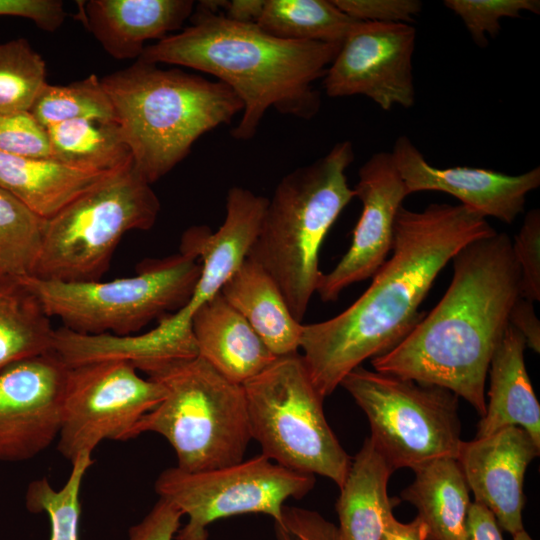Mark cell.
I'll list each match as a JSON object with an SVG mask.
<instances>
[{
    "label": "cell",
    "mask_w": 540,
    "mask_h": 540,
    "mask_svg": "<svg viewBox=\"0 0 540 540\" xmlns=\"http://www.w3.org/2000/svg\"><path fill=\"white\" fill-rule=\"evenodd\" d=\"M470 208L432 203L399 209L391 256L370 286L340 314L303 324L302 358L320 395H331L361 364L399 344L421 321L420 306L438 274L466 244L496 233Z\"/></svg>",
    "instance_id": "cell-1"
},
{
    "label": "cell",
    "mask_w": 540,
    "mask_h": 540,
    "mask_svg": "<svg viewBox=\"0 0 540 540\" xmlns=\"http://www.w3.org/2000/svg\"><path fill=\"white\" fill-rule=\"evenodd\" d=\"M438 304L394 348L371 359L375 371L435 385L483 417L492 356L520 294V269L505 232L476 239L452 258Z\"/></svg>",
    "instance_id": "cell-2"
},
{
    "label": "cell",
    "mask_w": 540,
    "mask_h": 540,
    "mask_svg": "<svg viewBox=\"0 0 540 540\" xmlns=\"http://www.w3.org/2000/svg\"><path fill=\"white\" fill-rule=\"evenodd\" d=\"M191 24L147 45L138 59L188 67L215 76L243 104L231 132L250 140L269 108L302 119L314 117L323 78L341 45L274 37L255 23L237 22L200 1Z\"/></svg>",
    "instance_id": "cell-3"
},
{
    "label": "cell",
    "mask_w": 540,
    "mask_h": 540,
    "mask_svg": "<svg viewBox=\"0 0 540 540\" xmlns=\"http://www.w3.org/2000/svg\"><path fill=\"white\" fill-rule=\"evenodd\" d=\"M101 82L133 166L150 184L181 162L203 134L243 110L225 83L141 59Z\"/></svg>",
    "instance_id": "cell-4"
},
{
    "label": "cell",
    "mask_w": 540,
    "mask_h": 540,
    "mask_svg": "<svg viewBox=\"0 0 540 540\" xmlns=\"http://www.w3.org/2000/svg\"><path fill=\"white\" fill-rule=\"evenodd\" d=\"M354 158L352 142L344 140L286 174L268 199L247 256L273 278L301 323L323 273L319 269L323 240L356 195L346 176Z\"/></svg>",
    "instance_id": "cell-5"
},
{
    "label": "cell",
    "mask_w": 540,
    "mask_h": 540,
    "mask_svg": "<svg viewBox=\"0 0 540 540\" xmlns=\"http://www.w3.org/2000/svg\"><path fill=\"white\" fill-rule=\"evenodd\" d=\"M162 384L165 395L129 434L164 437L188 472L238 463L252 440L245 393L199 356L176 361L148 375Z\"/></svg>",
    "instance_id": "cell-6"
},
{
    "label": "cell",
    "mask_w": 540,
    "mask_h": 540,
    "mask_svg": "<svg viewBox=\"0 0 540 540\" xmlns=\"http://www.w3.org/2000/svg\"><path fill=\"white\" fill-rule=\"evenodd\" d=\"M160 201L133 164L115 171L46 220L34 274L43 280L98 281L123 236L151 229Z\"/></svg>",
    "instance_id": "cell-7"
},
{
    "label": "cell",
    "mask_w": 540,
    "mask_h": 540,
    "mask_svg": "<svg viewBox=\"0 0 540 540\" xmlns=\"http://www.w3.org/2000/svg\"><path fill=\"white\" fill-rule=\"evenodd\" d=\"M201 264L179 252L140 264L137 274L110 281L64 282L20 278L45 313L84 334H136L155 318L174 313L189 301Z\"/></svg>",
    "instance_id": "cell-8"
},
{
    "label": "cell",
    "mask_w": 540,
    "mask_h": 540,
    "mask_svg": "<svg viewBox=\"0 0 540 540\" xmlns=\"http://www.w3.org/2000/svg\"><path fill=\"white\" fill-rule=\"evenodd\" d=\"M242 386L251 437L261 453L290 470L330 479L340 488L352 458L328 424L324 398L302 355L277 357Z\"/></svg>",
    "instance_id": "cell-9"
},
{
    "label": "cell",
    "mask_w": 540,
    "mask_h": 540,
    "mask_svg": "<svg viewBox=\"0 0 540 540\" xmlns=\"http://www.w3.org/2000/svg\"><path fill=\"white\" fill-rule=\"evenodd\" d=\"M340 386L365 413L370 440L394 470L457 458L463 440L453 392L362 366Z\"/></svg>",
    "instance_id": "cell-10"
},
{
    "label": "cell",
    "mask_w": 540,
    "mask_h": 540,
    "mask_svg": "<svg viewBox=\"0 0 540 540\" xmlns=\"http://www.w3.org/2000/svg\"><path fill=\"white\" fill-rule=\"evenodd\" d=\"M314 484V475L285 468L261 453L206 471L170 467L158 475L154 488L188 517L175 540H207L211 523L233 515L260 513L281 524L286 500L304 497Z\"/></svg>",
    "instance_id": "cell-11"
},
{
    "label": "cell",
    "mask_w": 540,
    "mask_h": 540,
    "mask_svg": "<svg viewBox=\"0 0 540 540\" xmlns=\"http://www.w3.org/2000/svg\"><path fill=\"white\" fill-rule=\"evenodd\" d=\"M68 367L57 450L70 462L104 440H129L132 428L165 395L161 383L142 378L128 361Z\"/></svg>",
    "instance_id": "cell-12"
},
{
    "label": "cell",
    "mask_w": 540,
    "mask_h": 540,
    "mask_svg": "<svg viewBox=\"0 0 540 540\" xmlns=\"http://www.w3.org/2000/svg\"><path fill=\"white\" fill-rule=\"evenodd\" d=\"M416 34L410 24L357 21L323 77L326 94L364 95L386 111L412 107Z\"/></svg>",
    "instance_id": "cell-13"
},
{
    "label": "cell",
    "mask_w": 540,
    "mask_h": 540,
    "mask_svg": "<svg viewBox=\"0 0 540 540\" xmlns=\"http://www.w3.org/2000/svg\"><path fill=\"white\" fill-rule=\"evenodd\" d=\"M68 368L51 351L0 372V461L29 460L58 437Z\"/></svg>",
    "instance_id": "cell-14"
},
{
    "label": "cell",
    "mask_w": 540,
    "mask_h": 540,
    "mask_svg": "<svg viewBox=\"0 0 540 540\" xmlns=\"http://www.w3.org/2000/svg\"><path fill=\"white\" fill-rule=\"evenodd\" d=\"M353 189L362 212L348 251L320 276L316 293L323 302L337 301L345 288L372 278L387 260L397 213L410 195L390 152H377L364 162Z\"/></svg>",
    "instance_id": "cell-15"
},
{
    "label": "cell",
    "mask_w": 540,
    "mask_h": 540,
    "mask_svg": "<svg viewBox=\"0 0 540 540\" xmlns=\"http://www.w3.org/2000/svg\"><path fill=\"white\" fill-rule=\"evenodd\" d=\"M268 198L235 186L228 190L226 216L217 231L207 226L188 228L181 238L180 252L201 264L194 291L187 304L163 317L165 327L178 335H191L194 313L221 291L240 267L258 235Z\"/></svg>",
    "instance_id": "cell-16"
},
{
    "label": "cell",
    "mask_w": 540,
    "mask_h": 540,
    "mask_svg": "<svg viewBox=\"0 0 540 540\" xmlns=\"http://www.w3.org/2000/svg\"><path fill=\"white\" fill-rule=\"evenodd\" d=\"M390 154L409 194L444 192L482 217L506 224L524 211L527 195L540 186L539 166L519 175L466 166L434 167L407 136L396 139Z\"/></svg>",
    "instance_id": "cell-17"
},
{
    "label": "cell",
    "mask_w": 540,
    "mask_h": 540,
    "mask_svg": "<svg viewBox=\"0 0 540 540\" xmlns=\"http://www.w3.org/2000/svg\"><path fill=\"white\" fill-rule=\"evenodd\" d=\"M540 447L518 426L462 441L458 461L474 502L485 506L500 529L511 535L524 529L523 483L527 467Z\"/></svg>",
    "instance_id": "cell-18"
},
{
    "label": "cell",
    "mask_w": 540,
    "mask_h": 540,
    "mask_svg": "<svg viewBox=\"0 0 540 540\" xmlns=\"http://www.w3.org/2000/svg\"><path fill=\"white\" fill-rule=\"evenodd\" d=\"M82 3L86 27L117 60H137L147 41H159L180 29L195 6L191 0H89Z\"/></svg>",
    "instance_id": "cell-19"
},
{
    "label": "cell",
    "mask_w": 540,
    "mask_h": 540,
    "mask_svg": "<svg viewBox=\"0 0 540 540\" xmlns=\"http://www.w3.org/2000/svg\"><path fill=\"white\" fill-rule=\"evenodd\" d=\"M198 356L229 381L243 385L277 357L219 292L192 316Z\"/></svg>",
    "instance_id": "cell-20"
},
{
    "label": "cell",
    "mask_w": 540,
    "mask_h": 540,
    "mask_svg": "<svg viewBox=\"0 0 540 540\" xmlns=\"http://www.w3.org/2000/svg\"><path fill=\"white\" fill-rule=\"evenodd\" d=\"M526 348L524 337L508 324L490 362L486 412L476 438L518 426L540 447V405L525 366Z\"/></svg>",
    "instance_id": "cell-21"
},
{
    "label": "cell",
    "mask_w": 540,
    "mask_h": 540,
    "mask_svg": "<svg viewBox=\"0 0 540 540\" xmlns=\"http://www.w3.org/2000/svg\"><path fill=\"white\" fill-rule=\"evenodd\" d=\"M220 293L276 357L298 352L303 324L293 317L276 282L257 262L247 257Z\"/></svg>",
    "instance_id": "cell-22"
},
{
    "label": "cell",
    "mask_w": 540,
    "mask_h": 540,
    "mask_svg": "<svg viewBox=\"0 0 540 540\" xmlns=\"http://www.w3.org/2000/svg\"><path fill=\"white\" fill-rule=\"evenodd\" d=\"M111 173L69 166L51 157L0 153V187L45 220Z\"/></svg>",
    "instance_id": "cell-23"
},
{
    "label": "cell",
    "mask_w": 540,
    "mask_h": 540,
    "mask_svg": "<svg viewBox=\"0 0 540 540\" xmlns=\"http://www.w3.org/2000/svg\"><path fill=\"white\" fill-rule=\"evenodd\" d=\"M395 470L366 438L350 467L336 502L342 540H381L393 512L388 481Z\"/></svg>",
    "instance_id": "cell-24"
},
{
    "label": "cell",
    "mask_w": 540,
    "mask_h": 540,
    "mask_svg": "<svg viewBox=\"0 0 540 540\" xmlns=\"http://www.w3.org/2000/svg\"><path fill=\"white\" fill-rule=\"evenodd\" d=\"M401 497L428 528L427 540H463L471 506L470 490L455 458L432 461L416 470Z\"/></svg>",
    "instance_id": "cell-25"
},
{
    "label": "cell",
    "mask_w": 540,
    "mask_h": 540,
    "mask_svg": "<svg viewBox=\"0 0 540 540\" xmlns=\"http://www.w3.org/2000/svg\"><path fill=\"white\" fill-rule=\"evenodd\" d=\"M50 319L20 278L0 274V372L53 351Z\"/></svg>",
    "instance_id": "cell-26"
},
{
    "label": "cell",
    "mask_w": 540,
    "mask_h": 540,
    "mask_svg": "<svg viewBox=\"0 0 540 540\" xmlns=\"http://www.w3.org/2000/svg\"><path fill=\"white\" fill-rule=\"evenodd\" d=\"M47 129L51 158L69 166L115 172L133 164L116 121L75 119Z\"/></svg>",
    "instance_id": "cell-27"
},
{
    "label": "cell",
    "mask_w": 540,
    "mask_h": 540,
    "mask_svg": "<svg viewBox=\"0 0 540 540\" xmlns=\"http://www.w3.org/2000/svg\"><path fill=\"white\" fill-rule=\"evenodd\" d=\"M356 22L333 0H265L256 24L285 40L341 45Z\"/></svg>",
    "instance_id": "cell-28"
},
{
    "label": "cell",
    "mask_w": 540,
    "mask_h": 540,
    "mask_svg": "<svg viewBox=\"0 0 540 540\" xmlns=\"http://www.w3.org/2000/svg\"><path fill=\"white\" fill-rule=\"evenodd\" d=\"M46 220L0 187V274L31 277L40 254Z\"/></svg>",
    "instance_id": "cell-29"
},
{
    "label": "cell",
    "mask_w": 540,
    "mask_h": 540,
    "mask_svg": "<svg viewBox=\"0 0 540 540\" xmlns=\"http://www.w3.org/2000/svg\"><path fill=\"white\" fill-rule=\"evenodd\" d=\"M30 113L45 128L75 119L116 121L111 100L94 74L66 85L47 83Z\"/></svg>",
    "instance_id": "cell-30"
},
{
    "label": "cell",
    "mask_w": 540,
    "mask_h": 540,
    "mask_svg": "<svg viewBox=\"0 0 540 540\" xmlns=\"http://www.w3.org/2000/svg\"><path fill=\"white\" fill-rule=\"evenodd\" d=\"M92 453L82 452L71 462L70 475L60 490L46 477L29 483L25 506L31 513L44 512L50 521V540H79L80 490L87 470L93 465Z\"/></svg>",
    "instance_id": "cell-31"
},
{
    "label": "cell",
    "mask_w": 540,
    "mask_h": 540,
    "mask_svg": "<svg viewBox=\"0 0 540 540\" xmlns=\"http://www.w3.org/2000/svg\"><path fill=\"white\" fill-rule=\"evenodd\" d=\"M46 84V63L26 39L0 43V113L30 112Z\"/></svg>",
    "instance_id": "cell-32"
},
{
    "label": "cell",
    "mask_w": 540,
    "mask_h": 540,
    "mask_svg": "<svg viewBox=\"0 0 540 540\" xmlns=\"http://www.w3.org/2000/svg\"><path fill=\"white\" fill-rule=\"evenodd\" d=\"M444 5L462 20L479 47L487 46V35H498L502 18H520L524 11L540 14L539 0H445Z\"/></svg>",
    "instance_id": "cell-33"
},
{
    "label": "cell",
    "mask_w": 540,
    "mask_h": 540,
    "mask_svg": "<svg viewBox=\"0 0 540 540\" xmlns=\"http://www.w3.org/2000/svg\"><path fill=\"white\" fill-rule=\"evenodd\" d=\"M0 153L50 158L47 129L29 111L0 113Z\"/></svg>",
    "instance_id": "cell-34"
},
{
    "label": "cell",
    "mask_w": 540,
    "mask_h": 540,
    "mask_svg": "<svg viewBox=\"0 0 540 540\" xmlns=\"http://www.w3.org/2000/svg\"><path fill=\"white\" fill-rule=\"evenodd\" d=\"M512 250L520 269V294L531 302L540 301V210L526 213Z\"/></svg>",
    "instance_id": "cell-35"
},
{
    "label": "cell",
    "mask_w": 540,
    "mask_h": 540,
    "mask_svg": "<svg viewBox=\"0 0 540 540\" xmlns=\"http://www.w3.org/2000/svg\"><path fill=\"white\" fill-rule=\"evenodd\" d=\"M349 17L362 22L410 24L422 10L419 0H333Z\"/></svg>",
    "instance_id": "cell-36"
},
{
    "label": "cell",
    "mask_w": 540,
    "mask_h": 540,
    "mask_svg": "<svg viewBox=\"0 0 540 540\" xmlns=\"http://www.w3.org/2000/svg\"><path fill=\"white\" fill-rule=\"evenodd\" d=\"M278 540H342L338 527L316 511L284 506Z\"/></svg>",
    "instance_id": "cell-37"
},
{
    "label": "cell",
    "mask_w": 540,
    "mask_h": 540,
    "mask_svg": "<svg viewBox=\"0 0 540 540\" xmlns=\"http://www.w3.org/2000/svg\"><path fill=\"white\" fill-rule=\"evenodd\" d=\"M182 511L160 498L148 514L128 530V540H173L180 529Z\"/></svg>",
    "instance_id": "cell-38"
},
{
    "label": "cell",
    "mask_w": 540,
    "mask_h": 540,
    "mask_svg": "<svg viewBox=\"0 0 540 540\" xmlns=\"http://www.w3.org/2000/svg\"><path fill=\"white\" fill-rule=\"evenodd\" d=\"M0 16L26 18L52 32L63 24L66 12L59 0H0Z\"/></svg>",
    "instance_id": "cell-39"
},
{
    "label": "cell",
    "mask_w": 540,
    "mask_h": 540,
    "mask_svg": "<svg viewBox=\"0 0 540 540\" xmlns=\"http://www.w3.org/2000/svg\"><path fill=\"white\" fill-rule=\"evenodd\" d=\"M508 323L524 337L527 348L540 352V322L533 302L519 297L510 310Z\"/></svg>",
    "instance_id": "cell-40"
},
{
    "label": "cell",
    "mask_w": 540,
    "mask_h": 540,
    "mask_svg": "<svg viewBox=\"0 0 540 540\" xmlns=\"http://www.w3.org/2000/svg\"><path fill=\"white\" fill-rule=\"evenodd\" d=\"M463 540H504L494 515L483 505L472 502Z\"/></svg>",
    "instance_id": "cell-41"
},
{
    "label": "cell",
    "mask_w": 540,
    "mask_h": 540,
    "mask_svg": "<svg viewBox=\"0 0 540 540\" xmlns=\"http://www.w3.org/2000/svg\"><path fill=\"white\" fill-rule=\"evenodd\" d=\"M427 537L428 528L419 517L402 523L391 512L386 517L381 540H427Z\"/></svg>",
    "instance_id": "cell-42"
},
{
    "label": "cell",
    "mask_w": 540,
    "mask_h": 540,
    "mask_svg": "<svg viewBox=\"0 0 540 540\" xmlns=\"http://www.w3.org/2000/svg\"><path fill=\"white\" fill-rule=\"evenodd\" d=\"M265 0L221 1L220 13L228 19L242 23H257Z\"/></svg>",
    "instance_id": "cell-43"
},
{
    "label": "cell",
    "mask_w": 540,
    "mask_h": 540,
    "mask_svg": "<svg viewBox=\"0 0 540 540\" xmlns=\"http://www.w3.org/2000/svg\"><path fill=\"white\" fill-rule=\"evenodd\" d=\"M513 540H533L531 536L524 530H520L512 535Z\"/></svg>",
    "instance_id": "cell-44"
}]
</instances>
